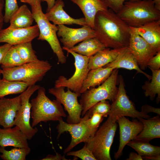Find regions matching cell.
I'll return each mask as SVG.
<instances>
[{
	"label": "cell",
	"mask_w": 160,
	"mask_h": 160,
	"mask_svg": "<svg viewBox=\"0 0 160 160\" xmlns=\"http://www.w3.org/2000/svg\"><path fill=\"white\" fill-rule=\"evenodd\" d=\"M93 29L95 37L105 47L118 49L129 46L130 27L110 9L97 13Z\"/></svg>",
	"instance_id": "cell-1"
},
{
	"label": "cell",
	"mask_w": 160,
	"mask_h": 160,
	"mask_svg": "<svg viewBox=\"0 0 160 160\" xmlns=\"http://www.w3.org/2000/svg\"><path fill=\"white\" fill-rule=\"evenodd\" d=\"M116 14L129 27L135 28L160 20V10L153 0L126 1Z\"/></svg>",
	"instance_id": "cell-2"
},
{
	"label": "cell",
	"mask_w": 160,
	"mask_h": 160,
	"mask_svg": "<svg viewBox=\"0 0 160 160\" xmlns=\"http://www.w3.org/2000/svg\"><path fill=\"white\" fill-rule=\"evenodd\" d=\"M37 90V96L31 102L33 127L41 122L59 121L66 116L61 104L56 99L50 100L44 87H40Z\"/></svg>",
	"instance_id": "cell-3"
},
{
	"label": "cell",
	"mask_w": 160,
	"mask_h": 160,
	"mask_svg": "<svg viewBox=\"0 0 160 160\" xmlns=\"http://www.w3.org/2000/svg\"><path fill=\"white\" fill-rule=\"evenodd\" d=\"M52 67L48 61L39 60L18 66L2 68L1 75L4 79L22 81L30 86L41 81Z\"/></svg>",
	"instance_id": "cell-4"
},
{
	"label": "cell",
	"mask_w": 160,
	"mask_h": 160,
	"mask_svg": "<svg viewBox=\"0 0 160 160\" xmlns=\"http://www.w3.org/2000/svg\"><path fill=\"white\" fill-rule=\"evenodd\" d=\"M118 127L109 116L94 135L86 143L96 160H111L110 150Z\"/></svg>",
	"instance_id": "cell-5"
},
{
	"label": "cell",
	"mask_w": 160,
	"mask_h": 160,
	"mask_svg": "<svg viewBox=\"0 0 160 160\" xmlns=\"http://www.w3.org/2000/svg\"><path fill=\"white\" fill-rule=\"evenodd\" d=\"M118 69H115L108 78L97 88H90L81 95L79 103L81 105L82 116L97 103L103 100L112 102L118 90L116 87L118 76Z\"/></svg>",
	"instance_id": "cell-6"
},
{
	"label": "cell",
	"mask_w": 160,
	"mask_h": 160,
	"mask_svg": "<svg viewBox=\"0 0 160 160\" xmlns=\"http://www.w3.org/2000/svg\"><path fill=\"white\" fill-rule=\"evenodd\" d=\"M31 7L34 20L39 30V34L37 39L47 41L53 52L56 55L58 63H65L66 57L57 37V26L51 23L47 18L43 12L41 2Z\"/></svg>",
	"instance_id": "cell-7"
},
{
	"label": "cell",
	"mask_w": 160,
	"mask_h": 160,
	"mask_svg": "<svg viewBox=\"0 0 160 160\" xmlns=\"http://www.w3.org/2000/svg\"><path fill=\"white\" fill-rule=\"evenodd\" d=\"M119 83L117 93L112 102L108 116L117 121L119 118L129 116L134 119H147L151 117L142 111L137 110L132 102L127 96L124 80L121 75H118Z\"/></svg>",
	"instance_id": "cell-8"
},
{
	"label": "cell",
	"mask_w": 160,
	"mask_h": 160,
	"mask_svg": "<svg viewBox=\"0 0 160 160\" xmlns=\"http://www.w3.org/2000/svg\"><path fill=\"white\" fill-rule=\"evenodd\" d=\"M62 48L67 52L68 54L70 53L74 57L75 70L73 75L68 79L63 76H59L55 82L54 87H67L80 96L83 83L89 71L88 64L90 57L79 54L63 47Z\"/></svg>",
	"instance_id": "cell-9"
},
{
	"label": "cell",
	"mask_w": 160,
	"mask_h": 160,
	"mask_svg": "<svg viewBox=\"0 0 160 160\" xmlns=\"http://www.w3.org/2000/svg\"><path fill=\"white\" fill-rule=\"evenodd\" d=\"M40 87L35 84L29 86L25 91L21 93V105L14 120L15 125L19 128L28 140H31L38 131L37 127H33L30 124L31 104L30 99Z\"/></svg>",
	"instance_id": "cell-10"
},
{
	"label": "cell",
	"mask_w": 160,
	"mask_h": 160,
	"mask_svg": "<svg viewBox=\"0 0 160 160\" xmlns=\"http://www.w3.org/2000/svg\"><path fill=\"white\" fill-rule=\"evenodd\" d=\"M84 115L81 121L76 124L66 123L63 120L62 118L58 121L59 123L56 127L58 132L57 138H58L60 135L65 132H69L71 137V142L63 151L64 153L70 151L75 146L81 143H87L89 139L94 135L86 123V119L90 118L87 111Z\"/></svg>",
	"instance_id": "cell-11"
},
{
	"label": "cell",
	"mask_w": 160,
	"mask_h": 160,
	"mask_svg": "<svg viewBox=\"0 0 160 160\" xmlns=\"http://www.w3.org/2000/svg\"><path fill=\"white\" fill-rule=\"evenodd\" d=\"M65 87H55L49 88V93L54 96L56 99L64 106L68 113L67 121L69 124L79 123L82 118L81 115L82 111L81 105L78 101L80 96L69 89L65 91Z\"/></svg>",
	"instance_id": "cell-12"
},
{
	"label": "cell",
	"mask_w": 160,
	"mask_h": 160,
	"mask_svg": "<svg viewBox=\"0 0 160 160\" xmlns=\"http://www.w3.org/2000/svg\"><path fill=\"white\" fill-rule=\"evenodd\" d=\"M130 35L128 47L136 58L140 68L145 70L149 60L157 52L136 32L130 27Z\"/></svg>",
	"instance_id": "cell-13"
},
{
	"label": "cell",
	"mask_w": 160,
	"mask_h": 160,
	"mask_svg": "<svg viewBox=\"0 0 160 160\" xmlns=\"http://www.w3.org/2000/svg\"><path fill=\"white\" fill-rule=\"evenodd\" d=\"M57 27V36L61 37L60 41L63 47L69 49L79 42L96 36L94 30L87 25L78 28H70L63 25H58Z\"/></svg>",
	"instance_id": "cell-14"
},
{
	"label": "cell",
	"mask_w": 160,
	"mask_h": 160,
	"mask_svg": "<svg viewBox=\"0 0 160 160\" xmlns=\"http://www.w3.org/2000/svg\"><path fill=\"white\" fill-rule=\"evenodd\" d=\"M39 34L37 24L25 28H13L9 26L0 30V43L15 45L32 41L38 37Z\"/></svg>",
	"instance_id": "cell-15"
},
{
	"label": "cell",
	"mask_w": 160,
	"mask_h": 160,
	"mask_svg": "<svg viewBox=\"0 0 160 160\" xmlns=\"http://www.w3.org/2000/svg\"><path fill=\"white\" fill-rule=\"evenodd\" d=\"M116 122L119 127L120 140L118 150L114 154L116 160L122 154L125 146L129 141L134 139L143 128L142 122L136 119L130 121L123 116L118 119Z\"/></svg>",
	"instance_id": "cell-16"
},
{
	"label": "cell",
	"mask_w": 160,
	"mask_h": 160,
	"mask_svg": "<svg viewBox=\"0 0 160 160\" xmlns=\"http://www.w3.org/2000/svg\"><path fill=\"white\" fill-rule=\"evenodd\" d=\"M21 104L20 95L12 98H0V125L3 128L15 126L14 120Z\"/></svg>",
	"instance_id": "cell-17"
},
{
	"label": "cell",
	"mask_w": 160,
	"mask_h": 160,
	"mask_svg": "<svg viewBox=\"0 0 160 160\" xmlns=\"http://www.w3.org/2000/svg\"><path fill=\"white\" fill-rule=\"evenodd\" d=\"M64 3L63 0H57L53 7L45 15L49 21L55 25L76 24L87 25L84 17L75 19L71 17L64 10Z\"/></svg>",
	"instance_id": "cell-18"
},
{
	"label": "cell",
	"mask_w": 160,
	"mask_h": 160,
	"mask_svg": "<svg viewBox=\"0 0 160 160\" xmlns=\"http://www.w3.org/2000/svg\"><path fill=\"white\" fill-rule=\"evenodd\" d=\"M28 140L17 126L13 128H0V146L29 148Z\"/></svg>",
	"instance_id": "cell-19"
},
{
	"label": "cell",
	"mask_w": 160,
	"mask_h": 160,
	"mask_svg": "<svg viewBox=\"0 0 160 160\" xmlns=\"http://www.w3.org/2000/svg\"><path fill=\"white\" fill-rule=\"evenodd\" d=\"M133 28L155 51H160V20Z\"/></svg>",
	"instance_id": "cell-20"
},
{
	"label": "cell",
	"mask_w": 160,
	"mask_h": 160,
	"mask_svg": "<svg viewBox=\"0 0 160 160\" xmlns=\"http://www.w3.org/2000/svg\"><path fill=\"white\" fill-rule=\"evenodd\" d=\"M104 67L115 69L124 68L129 70H135L137 73L143 74L150 80L151 76L143 71L140 68L137 60L128 47L124 48L116 58L112 62Z\"/></svg>",
	"instance_id": "cell-21"
},
{
	"label": "cell",
	"mask_w": 160,
	"mask_h": 160,
	"mask_svg": "<svg viewBox=\"0 0 160 160\" xmlns=\"http://www.w3.org/2000/svg\"><path fill=\"white\" fill-rule=\"evenodd\" d=\"M78 5L83 12L87 25L93 29L95 16L100 11L108 9L103 0H70Z\"/></svg>",
	"instance_id": "cell-22"
},
{
	"label": "cell",
	"mask_w": 160,
	"mask_h": 160,
	"mask_svg": "<svg viewBox=\"0 0 160 160\" xmlns=\"http://www.w3.org/2000/svg\"><path fill=\"white\" fill-rule=\"evenodd\" d=\"M159 115L147 119L140 118L143 125L140 132L135 139L150 142L151 140L160 137V117Z\"/></svg>",
	"instance_id": "cell-23"
},
{
	"label": "cell",
	"mask_w": 160,
	"mask_h": 160,
	"mask_svg": "<svg viewBox=\"0 0 160 160\" xmlns=\"http://www.w3.org/2000/svg\"><path fill=\"white\" fill-rule=\"evenodd\" d=\"M114 69L103 67L90 70L84 80L80 91L81 94L89 89L99 86L109 76Z\"/></svg>",
	"instance_id": "cell-24"
},
{
	"label": "cell",
	"mask_w": 160,
	"mask_h": 160,
	"mask_svg": "<svg viewBox=\"0 0 160 160\" xmlns=\"http://www.w3.org/2000/svg\"><path fill=\"white\" fill-rule=\"evenodd\" d=\"M124 48L111 49L105 47L100 50L90 58L88 64L89 70L103 67L112 62Z\"/></svg>",
	"instance_id": "cell-25"
},
{
	"label": "cell",
	"mask_w": 160,
	"mask_h": 160,
	"mask_svg": "<svg viewBox=\"0 0 160 160\" xmlns=\"http://www.w3.org/2000/svg\"><path fill=\"white\" fill-rule=\"evenodd\" d=\"M34 19L31 11L26 4L19 7L11 17L9 26L13 28H25L32 26Z\"/></svg>",
	"instance_id": "cell-26"
},
{
	"label": "cell",
	"mask_w": 160,
	"mask_h": 160,
	"mask_svg": "<svg viewBox=\"0 0 160 160\" xmlns=\"http://www.w3.org/2000/svg\"><path fill=\"white\" fill-rule=\"evenodd\" d=\"M105 48V46L95 37L85 40L69 49L79 54L90 58Z\"/></svg>",
	"instance_id": "cell-27"
},
{
	"label": "cell",
	"mask_w": 160,
	"mask_h": 160,
	"mask_svg": "<svg viewBox=\"0 0 160 160\" xmlns=\"http://www.w3.org/2000/svg\"><path fill=\"white\" fill-rule=\"evenodd\" d=\"M127 145L134 149L144 158L160 155V147L151 144L149 141L135 139Z\"/></svg>",
	"instance_id": "cell-28"
},
{
	"label": "cell",
	"mask_w": 160,
	"mask_h": 160,
	"mask_svg": "<svg viewBox=\"0 0 160 160\" xmlns=\"http://www.w3.org/2000/svg\"><path fill=\"white\" fill-rule=\"evenodd\" d=\"M150 70L152 73L151 81H145L142 87L145 91V96L149 97L151 100H153L157 95L156 103L158 104L160 101V69Z\"/></svg>",
	"instance_id": "cell-29"
},
{
	"label": "cell",
	"mask_w": 160,
	"mask_h": 160,
	"mask_svg": "<svg viewBox=\"0 0 160 160\" xmlns=\"http://www.w3.org/2000/svg\"><path fill=\"white\" fill-rule=\"evenodd\" d=\"M28 86L22 81H10L2 78L0 79V98L9 95L21 94Z\"/></svg>",
	"instance_id": "cell-30"
},
{
	"label": "cell",
	"mask_w": 160,
	"mask_h": 160,
	"mask_svg": "<svg viewBox=\"0 0 160 160\" xmlns=\"http://www.w3.org/2000/svg\"><path fill=\"white\" fill-rule=\"evenodd\" d=\"M30 148H15L9 151L5 147L0 146L1 158L3 160H25L26 156L30 153Z\"/></svg>",
	"instance_id": "cell-31"
},
{
	"label": "cell",
	"mask_w": 160,
	"mask_h": 160,
	"mask_svg": "<svg viewBox=\"0 0 160 160\" xmlns=\"http://www.w3.org/2000/svg\"><path fill=\"white\" fill-rule=\"evenodd\" d=\"M32 41L14 45L21 58L25 63L37 61L39 60L33 49Z\"/></svg>",
	"instance_id": "cell-32"
},
{
	"label": "cell",
	"mask_w": 160,
	"mask_h": 160,
	"mask_svg": "<svg viewBox=\"0 0 160 160\" xmlns=\"http://www.w3.org/2000/svg\"><path fill=\"white\" fill-rule=\"evenodd\" d=\"M25 63L14 45H12L5 54L1 64L2 68L14 67Z\"/></svg>",
	"instance_id": "cell-33"
},
{
	"label": "cell",
	"mask_w": 160,
	"mask_h": 160,
	"mask_svg": "<svg viewBox=\"0 0 160 160\" xmlns=\"http://www.w3.org/2000/svg\"><path fill=\"white\" fill-rule=\"evenodd\" d=\"M111 109V105L107 100H102L94 105L87 111L89 117L95 113L102 115L104 117L108 116Z\"/></svg>",
	"instance_id": "cell-34"
},
{
	"label": "cell",
	"mask_w": 160,
	"mask_h": 160,
	"mask_svg": "<svg viewBox=\"0 0 160 160\" xmlns=\"http://www.w3.org/2000/svg\"><path fill=\"white\" fill-rule=\"evenodd\" d=\"M67 156H72L83 160H96L92 152L88 149L86 143L83 148L77 151H69Z\"/></svg>",
	"instance_id": "cell-35"
},
{
	"label": "cell",
	"mask_w": 160,
	"mask_h": 160,
	"mask_svg": "<svg viewBox=\"0 0 160 160\" xmlns=\"http://www.w3.org/2000/svg\"><path fill=\"white\" fill-rule=\"evenodd\" d=\"M4 7V22L8 23L12 16L19 7L17 0H5Z\"/></svg>",
	"instance_id": "cell-36"
},
{
	"label": "cell",
	"mask_w": 160,
	"mask_h": 160,
	"mask_svg": "<svg viewBox=\"0 0 160 160\" xmlns=\"http://www.w3.org/2000/svg\"><path fill=\"white\" fill-rule=\"evenodd\" d=\"M104 118L102 115L95 113L86 119V123L88 127L94 134L95 135L98 129Z\"/></svg>",
	"instance_id": "cell-37"
},
{
	"label": "cell",
	"mask_w": 160,
	"mask_h": 160,
	"mask_svg": "<svg viewBox=\"0 0 160 160\" xmlns=\"http://www.w3.org/2000/svg\"><path fill=\"white\" fill-rule=\"evenodd\" d=\"M108 8L117 13L122 8L124 2L127 1H138L140 0H103Z\"/></svg>",
	"instance_id": "cell-38"
},
{
	"label": "cell",
	"mask_w": 160,
	"mask_h": 160,
	"mask_svg": "<svg viewBox=\"0 0 160 160\" xmlns=\"http://www.w3.org/2000/svg\"><path fill=\"white\" fill-rule=\"evenodd\" d=\"M147 67L149 69L158 70L160 68V51L158 52L149 61Z\"/></svg>",
	"instance_id": "cell-39"
},
{
	"label": "cell",
	"mask_w": 160,
	"mask_h": 160,
	"mask_svg": "<svg viewBox=\"0 0 160 160\" xmlns=\"http://www.w3.org/2000/svg\"><path fill=\"white\" fill-rule=\"evenodd\" d=\"M143 113L148 114L151 112L156 113L158 115H160V109L152 106L148 104H145L142 106L141 107V111Z\"/></svg>",
	"instance_id": "cell-40"
},
{
	"label": "cell",
	"mask_w": 160,
	"mask_h": 160,
	"mask_svg": "<svg viewBox=\"0 0 160 160\" xmlns=\"http://www.w3.org/2000/svg\"><path fill=\"white\" fill-rule=\"evenodd\" d=\"M12 46L8 44L5 43L0 46V65L5 54Z\"/></svg>",
	"instance_id": "cell-41"
},
{
	"label": "cell",
	"mask_w": 160,
	"mask_h": 160,
	"mask_svg": "<svg viewBox=\"0 0 160 160\" xmlns=\"http://www.w3.org/2000/svg\"><path fill=\"white\" fill-rule=\"evenodd\" d=\"M42 160H68L66 159L64 156H62L61 154L57 153H56L55 155L50 154L48 155L45 158H43Z\"/></svg>",
	"instance_id": "cell-42"
},
{
	"label": "cell",
	"mask_w": 160,
	"mask_h": 160,
	"mask_svg": "<svg viewBox=\"0 0 160 160\" xmlns=\"http://www.w3.org/2000/svg\"><path fill=\"white\" fill-rule=\"evenodd\" d=\"M4 6V2L3 0H0V30L2 29L4 22V15L3 10Z\"/></svg>",
	"instance_id": "cell-43"
},
{
	"label": "cell",
	"mask_w": 160,
	"mask_h": 160,
	"mask_svg": "<svg viewBox=\"0 0 160 160\" xmlns=\"http://www.w3.org/2000/svg\"><path fill=\"white\" fill-rule=\"evenodd\" d=\"M126 160H142L143 158L142 156L135 153L130 152L129 156V158L126 159Z\"/></svg>",
	"instance_id": "cell-44"
},
{
	"label": "cell",
	"mask_w": 160,
	"mask_h": 160,
	"mask_svg": "<svg viewBox=\"0 0 160 160\" xmlns=\"http://www.w3.org/2000/svg\"><path fill=\"white\" fill-rule=\"evenodd\" d=\"M41 1H45L47 5V12H48L54 5L55 0H41Z\"/></svg>",
	"instance_id": "cell-45"
},
{
	"label": "cell",
	"mask_w": 160,
	"mask_h": 160,
	"mask_svg": "<svg viewBox=\"0 0 160 160\" xmlns=\"http://www.w3.org/2000/svg\"><path fill=\"white\" fill-rule=\"evenodd\" d=\"M20 1L22 2L28 4L31 6L35 5L41 2V0H20Z\"/></svg>",
	"instance_id": "cell-46"
},
{
	"label": "cell",
	"mask_w": 160,
	"mask_h": 160,
	"mask_svg": "<svg viewBox=\"0 0 160 160\" xmlns=\"http://www.w3.org/2000/svg\"><path fill=\"white\" fill-rule=\"evenodd\" d=\"M143 159L147 160H160V155L147 157L144 158Z\"/></svg>",
	"instance_id": "cell-47"
},
{
	"label": "cell",
	"mask_w": 160,
	"mask_h": 160,
	"mask_svg": "<svg viewBox=\"0 0 160 160\" xmlns=\"http://www.w3.org/2000/svg\"><path fill=\"white\" fill-rule=\"evenodd\" d=\"M155 4V6L158 10H160V0H153Z\"/></svg>",
	"instance_id": "cell-48"
},
{
	"label": "cell",
	"mask_w": 160,
	"mask_h": 160,
	"mask_svg": "<svg viewBox=\"0 0 160 160\" xmlns=\"http://www.w3.org/2000/svg\"><path fill=\"white\" fill-rule=\"evenodd\" d=\"M1 69L0 67V79H1Z\"/></svg>",
	"instance_id": "cell-49"
}]
</instances>
